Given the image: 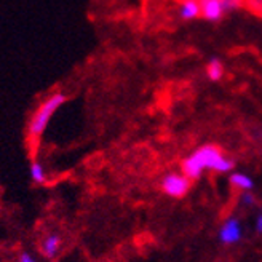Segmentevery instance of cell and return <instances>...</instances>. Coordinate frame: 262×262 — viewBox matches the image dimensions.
Wrapping results in <instances>:
<instances>
[{
	"mask_svg": "<svg viewBox=\"0 0 262 262\" xmlns=\"http://www.w3.org/2000/svg\"><path fill=\"white\" fill-rule=\"evenodd\" d=\"M233 160L222 154L219 147L213 146V144H205V146L195 149L182 162V173L189 179H199L206 169H211L216 173H229L233 169Z\"/></svg>",
	"mask_w": 262,
	"mask_h": 262,
	"instance_id": "obj_1",
	"label": "cell"
},
{
	"mask_svg": "<svg viewBox=\"0 0 262 262\" xmlns=\"http://www.w3.org/2000/svg\"><path fill=\"white\" fill-rule=\"evenodd\" d=\"M66 101H68V96L61 93V91H56V93L48 96L40 106L35 109V112L32 114V119L29 122V126H28V138L31 141H35L43 135V131L48 126V122L51 120V117L55 115V112Z\"/></svg>",
	"mask_w": 262,
	"mask_h": 262,
	"instance_id": "obj_2",
	"label": "cell"
},
{
	"mask_svg": "<svg viewBox=\"0 0 262 262\" xmlns=\"http://www.w3.org/2000/svg\"><path fill=\"white\" fill-rule=\"evenodd\" d=\"M190 181L184 173H169L166 176H163L162 179V190L168 195L173 196V199H181L184 196L189 189H190Z\"/></svg>",
	"mask_w": 262,
	"mask_h": 262,
	"instance_id": "obj_3",
	"label": "cell"
},
{
	"mask_svg": "<svg viewBox=\"0 0 262 262\" xmlns=\"http://www.w3.org/2000/svg\"><path fill=\"white\" fill-rule=\"evenodd\" d=\"M242 235H243V229L240 221L237 217H230L222 224L219 230V240L224 245H235L242 240Z\"/></svg>",
	"mask_w": 262,
	"mask_h": 262,
	"instance_id": "obj_4",
	"label": "cell"
},
{
	"mask_svg": "<svg viewBox=\"0 0 262 262\" xmlns=\"http://www.w3.org/2000/svg\"><path fill=\"white\" fill-rule=\"evenodd\" d=\"M200 2V16L206 21L217 23L224 18L226 10L222 0H199Z\"/></svg>",
	"mask_w": 262,
	"mask_h": 262,
	"instance_id": "obj_5",
	"label": "cell"
},
{
	"mask_svg": "<svg viewBox=\"0 0 262 262\" xmlns=\"http://www.w3.org/2000/svg\"><path fill=\"white\" fill-rule=\"evenodd\" d=\"M200 16L199 0H182L179 5V18L184 21H192Z\"/></svg>",
	"mask_w": 262,
	"mask_h": 262,
	"instance_id": "obj_6",
	"label": "cell"
},
{
	"mask_svg": "<svg viewBox=\"0 0 262 262\" xmlns=\"http://www.w3.org/2000/svg\"><path fill=\"white\" fill-rule=\"evenodd\" d=\"M61 248V237L56 233H50L43 238L42 245H40V250H42V254L48 259L55 257Z\"/></svg>",
	"mask_w": 262,
	"mask_h": 262,
	"instance_id": "obj_7",
	"label": "cell"
},
{
	"mask_svg": "<svg viewBox=\"0 0 262 262\" xmlns=\"http://www.w3.org/2000/svg\"><path fill=\"white\" fill-rule=\"evenodd\" d=\"M206 77L211 82H219L224 77V64L219 58H211L206 64Z\"/></svg>",
	"mask_w": 262,
	"mask_h": 262,
	"instance_id": "obj_8",
	"label": "cell"
},
{
	"mask_svg": "<svg viewBox=\"0 0 262 262\" xmlns=\"http://www.w3.org/2000/svg\"><path fill=\"white\" fill-rule=\"evenodd\" d=\"M229 181H230V184H232L233 187H237V189H240V190H243V192H246V190H253V187H254V181H253V178H251V176H248V174H245V173H232Z\"/></svg>",
	"mask_w": 262,
	"mask_h": 262,
	"instance_id": "obj_9",
	"label": "cell"
},
{
	"mask_svg": "<svg viewBox=\"0 0 262 262\" xmlns=\"http://www.w3.org/2000/svg\"><path fill=\"white\" fill-rule=\"evenodd\" d=\"M31 178L37 184H45L47 181V174H45V168L40 162H34L31 165Z\"/></svg>",
	"mask_w": 262,
	"mask_h": 262,
	"instance_id": "obj_10",
	"label": "cell"
},
{
	"mask_svg": "<svg viewBox=\"0 0 262 262\" xmlns=\"http://www.w3.org/2000/svg\"><path fill=\"white\" fill-rule=\"evenodd\" d=\"M251 190H246L245 193H242V203L245 205V206H253L254 205V195L253 193H250Z\"/></svg>",
	"mask_w": 262,
	"mask_h": 262,
	"instance_id": "obj_11",
	"label": "cell"
},
{
	"mask_svg": "<svg viewBox=\"0 0 262 262\" xmlns=\"http://www.w3.org/2000/svg\"><path fill=\"white\" fill-rule=\"evenodd\" d=\"M245 2L250 5L254 11L262 13V0H245Z\"/></svg>",
	"mask_w": 262,
	"mask_h": 262,
	"instance_id": "obj_12",
	"label": "cell"
},
{
	"mask_svg": "<svg viewBox=\"0 0 262 262\" xmlns=\"http://www.w3.org/2000/svg\"><path fill=\"white\" fill-rule=\"evenodd\" d=\"M254 230H256V233L262 235V213L257 214V217L254 221Z\"/></svg>",
	"mask_w": 262,
	"mask_h": 262,
	"instance_id": "obj_13",
	"label": "cell"
},
{
	"mask_svg": "<svg viewBox=\"0 0 262 262\" xmlns=\"http://www.w3.org/2000/svg\"><path fill=\"white\" fill-rule=\"evenodd\" d=\"M19 262H35V259H34L31 254L24 253V254H21V257H19Z\"/></svg>",
	"mask_w": 262,
	"mask_h": 262,
	"instance_id": "obj_14",
	"label": "cell"
}]
</instances>
